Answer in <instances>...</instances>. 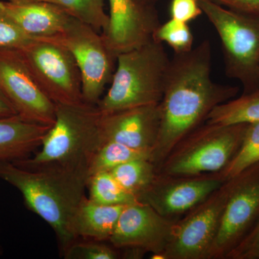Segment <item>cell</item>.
Listing matches in <instances>:
<instances>
[{
    "label": "cell",
    "instance_id": "30",
    "mask_svg": "<svg viewBox=\"0 0 259 259\" xmlns=\"http://www.w3.org/2000/svg\"><path fill=\"white\" fill-rule=\"evenodd\" d=\"M241 14L259 19V0H210Z\"/></svg>",
    "mask_w": 259,
    "mask_h": 259
},
{
    "label": "cell",
    "instance_id": "22",
    "mask_svg": "<svg viewBox=\"0 0 259 259\" xmlns=\"http://www.w3.org/2000/svg\"><path fill=\"white\" fill-rule=\"evenodd\" d=\"M11 2L40 1L60 7L66 13L83 23L88 24L97 32L106 30L109 15L105 11L104 0H8Z\"/></svg>",
    "mask_w": 259,
    "mask_h": 259
},
{
    "label": "cell",
    "instance_id": "3",
    "mask_svg": "<svg viewBox=\"0 0 259 259\" xmlns=\"http://www.w3.org/2000/svg\"><path fill=\"white\" fill-rule=\"evenodd\" d=\"M170 62L163 44L153 38L118 54L110 88L97 104V108L101 113H110L159 104Z\"/></svg>",
    "mask_w": 259,
    "mask_h": 259
},
{
    "label": "cell",
    "instance_id": "5",
    "mask_svg": "<svg viewBox=\"0 0 259 259\" xmlns=\"http://www.w3.org/2000/svg\"><path fill=\"white\" fill-rule=\"evenodd\" d=\"M247 125L204 122L174 147L157 173L198 176L222 171L241 146Z\"/></svg>",
    "mask_w": 259,
    "mask_h": 259
},
{
    "label": "cell",
    "instance_id": "32",
    "mask_svg": "<svg viewBox=\"0 0 259 259\" xmlns=\"http://www.w3.org/2000/svg\"><path fill=\"white\" fill-rule=\"evenodd\" d=\"M144 3H148V4L156 5V0H141Z\"/></svg>",
    "mask_w": 259,
    "mask_h": 259
},
{
    "label": "cell",
    "instance_id": "2",
    "mask_svg": "<svg viewBox=\"0 0 259 259\" xmlns=\"http://www.w3.org/2000/svg\"><path fill=\"white\" fill-rule=\"evenodd\" d=\"M88 167L47 163L23 167L0 162V180L14 187L28 209L55 233L61 255L75 241L71 223L88 189Z\"/></svg>",
    "mask_w": 259,
    "mask_h": 259
},
{
    "label": "cell",
    "instance_id": "4",
    "mask_svg": "<svg viewBox=\"0 0 259 259\" xmlns=\"http://www.w3.org/2000/svg\"><path fill=\"white\" fill-rule=\"evenodd\" d=\"M100 113L97 105L57 104L56 120L42 139L40 150L32 157L15 161L23 167L47 163L87 166L103 143Z\"/></svg>",
    "mask_w": 259,
    "mask_h": 259
},
{
    "label": "cell",
    "instance_id": "26",
    "mask_svg": "<svg viewBox=\"0 0 259 259\" xmlns=\"http://www.w3.org/2000/svg\"><path fill=\"white\" fill-rule=\"evenodd\" d=\"M61 256L65 259H119L122 251L109 241L77 238Z\"/></svg>",
    "mask_w": 259,
    "mask_h": 259
},
{
    "label": "cell",
    "instance_id": "1",
    "mask_svg": "<svg viewBox=\"0 0 259 259\" xmlns=\"http://www.w3.org/2000/svg\"><path fill=\"white\" fill-rule=\"evenodd\" d=\"M211 67L208 40L171 59L159 103V131L150 156L156 171L181 140L205 122L214 107L239 93L238 87L213 81Z\"/></svg>",
    "mask_w": 259,
    "mask_h": 259
},
{
    "label": "cell",
    "instance_id": "33",
    "mask_svg": "<svg viewBox=\"0 0 259 259\" xmlns=\"http://www.w3.org/2000/svg\"><path fill=\"white\" fill-rule=\"evenodd\" d=\"M3 246H2L1 236H0V255L3 254Z\"/></svg>",
    "mask_w": 259,
    "mask_h": 259
},
{
    "label": "cell",
    "instance_id": "8",
    "mask_svg": "<svg viewBox=\"0 0 259 259\" xmlns=\"http://www.w3.org/2000/svg\"><path fill=\"white\" fill-rule=\"evenodd\" d=\"M19 51L39 88L51 101L56 105L83 102L81 72L69 51L36 37Z\"/></svg>",
    "mask_w": 259,
    "mask_h": 259
},
{
    "label": "cell",
    "instance_id": "13",
    "mask_svg": "<svg viewBox=\"0 0 259 259\" xmlns=\"http://www.w3.org/2000/svg\"><path fill=\"white\" fill-rule=\"evenodd\" d=\"M178 220L164 217L141 202L127 204L109 242L118 249L138 248L158 258L169 244Z\"/></svg>",
    "mask_w": 259,
    "mask_h": 259
},
{
    "label": "cell",
    "instance_id": "6",
    "mask_svg": "<svg viewBox=\"0 0 259 259\" xmlns=\"http://www.w3.org/2000/svg\"><path fill=\"white\" fill-rule=\"evenodd\" d=\"M197 3L221 39L228 77L241 82L243 94L258 90L259 19L210 0H197Z\"/></svg>",
    "mask_w": 259,
    "mask_h": 259
},
{
    "label": "cell",
    "instance_id": "27",
    "mask_svg": "<svg viewBox=\"0 0 259 259\" xmlns=\"http://www.w3.org/2000/svg\"><path fill=\"white\" fill-rule=\"evenodd\" d=\"M33 37L22 30L5 13L0 6V50L19 49L25 47Z\"/></svg>",
    "mask_w": 259,
    "mask_h": 259
},
{
    "label": "cell",
    "instance_id": "23",
    "mask_svg": "<svg viewBox=\"0 0 259 259\" xmlns=\"http://www.w3.org/2000/svg\"><path fill=\"white\" fill-rule=\"evenodd\" d=\"M110 172L124 189L136 197L151 184L157 175L156 166L148 158L125 162Z\"/></svg>",
    "mask_w": 259,
    "mask_h": 259
},
{
    "label": "cell",
    "instance_id": "21",
    "mask_svg": "<svg viewBox=\"0 0 259 259\" xmlns=\"http://www.w3.org/2000/svg\"><path fill=\"white\" fill-rule=\"evenodd\" d=\"M89 199L105 205H127L137 202L134 194L124 189L110 172H99L89 177Z\"/></svg>",
    "mask_w": 259,
    "mask_h": 259
},
{
    "label": "cell",
    "instance_id": "19",
    "mask_svg": "<svg viewBox=\"0 0 259 259\" xmlns=\"http://www.w3.org/2000/svg\"><path fill=\"white\" fill-rule=\"evenodd\" d=\"M259 122V90L214 107L205 122L230 125Z\"/></svg>",
    "mask_w": 259,
    "mask_h": 259
},
{
    "label": "cell",
    "instance_id": "18",
    "mask_svg": "<svg viewBox=\"0 0 259 259\" xmlns=\"http://www.w3.org/2000/svg\"><path fill=\"white\" fill-rule=\"evenodd\" d=\"M125 206L105 205L84 197L71 223V232L75 239L110 241Z\"/></svg>",
    "mask_w": 259,
    "mask_h": 259
},
{
    "label": "cell",
    "instance_id": "17",
    "mask_svg": "<svg viewBox=\"0 0 259 259\" xmlns=\"http://www.w3.org/2000/svg\"><path fill=\"white\" fill-rule=\"evenodd\" d=\"M51 127L19 117H0V162H15L30 157L41 146Z\"/></svg>",
    "mask_w": 259,
    "mask_h": 259
},
{
    "label": "cell",
    "instance_id": "20",
    "mask_svg": "<svg viewBox=\"0 0 259 259\" xmlns=\"http://www.w3.org/2000/svg\"><path fill=\"white\" fill-rule=\"evenodd\" d=\"M150 153L146 151L134 149L115 141H104L89 161V175L110 172L125 162L141 158L150 159Z\"/></svg>",
    "mask_w": 259,
    "mask_h": 259
},
{
    "label": "cell",
    "instance_id": "11",
    "mask_svg": "<svg viewBox=\"0 0 259 259\" xmlns=\"http://www.w3.org/2000/svg\"><path fill=\"white\" fill-rule=\"evenodd\" d=\"M226 180L221 172L198 176L158 174L136 196L164 217L180 219L221 187Z\"/></svg>",
    "mask_w": 259,
    "mask_h": 259
},
{
    "label": "cell",
    "instance_id": "9",
    "mask_svg": "<svg viewBox=\"0 0 259 259\" xmlns=\"http://www.w3.org/2000/svg\"><path fill=\"white\" fill-rule=\"evenodd\" d=\"M231 188L226 180L218 190L177 221L171 241L160 259H208Z\"/></svg>",
    "mask_w": 259,
    "mask_h": 259
},
{
    "label": "cell",
    "instance_id": "12",
    "mask_svg": "<svg viewBox=\"0 0 259 259\" xmlns=\"http://www.w3.org/2000/svg\"><path fill=\"white\" fill-rule=\"evenodd\" d=\"M0 90L19 117L49 127L54 125L56 105L39 88L18 49L0 50Z\"/></svg>",
    "mask_w": 259,
    "mask_h": 259
},
{
    "label": "cell",
    "instance_id": "14",
    "mask_svg": "<svg viewBox=\"0 0 259 259\" xmlns=\"http://www.w3.org/2000/svg\"><path fill=\"white\" fill-rule=\"evenodd\" d=\"M108 26L102 35L116 54L132 50L152 39L159 26L156 5L141 0H108Z\"/></svg>",
    "mask_w": 259,
    "mask_h": 259
},
{
    "label": "cell",
    "instance_id": "29",
    "mask_svg": "<svg viewBox=\"0 0 259 259\" xmlns=\"http://www.w3.org/2000/svg\"><path fill=\"white\" fill-rule=\"evenodd\" d=\"M170 13L172 19L185 23L203 14L197 0H172Z\"/></svg>",
    "mask_w": 259,
    "mask_h": 259
},
{
    "label": "cell",
    "instance_id": "28",
    "mask_svg": "<svg viewBox=\"0 0 259 259\" xmlns=\"http://www.w3.org/2000/svg\"><path fill=\"white\" fill-rule=\"evenodd\" d=\"M227 259H259V216Z\"/></svg>",
    "mask_w": 259,
    "mask_h": 259
},
{
    "label": "cell",
    "instance_id": "25",
    "mask_svg": "<svg viewBox=\"0 0 259 259\" xmlns=\"http://www.w3.org/2000/svg\"><path fill=\"white\" fill-rule=\"evenodd\" d=\"M152 38L159 42H166L175 54H184L193 49L194 37L188 23L175 19L163 24L153 32Z\"/></svg>",
    "mask_w": 259,
    "mask_h": 259
},
{
    "label": "cell",
    "instance_id": "16",
    "mask_svg": "<svg viewBox=\"0 0 259 259\" xmlns=\"http://www.w3.org/2000/svg\"><path fill=\"white\" fill-rule=\"evenodd\" d=\"M0 6L25 33L32 37L55 35L71 18L57 5L40 1H1Z\"/></svg>",
    "mask_w": 259,
    "mask_h": 259
},
{
    "label": "cell",
    "instance_id": "31",
    "mask_svg": "<svg viewBox=\"0 0 259 259\" xmlns=\"http://www.w3.org/2000/svg\"><path fill=\"white\" fill-rule=\"evenodd\" d=\"M15 115H18L14 107L0 90V117H13Z\"/></svg>",
    "mask_w": 259,
    "mask_h": 259
},
{
    "label": "cell",
    "instance_id": "24",
    "mask_svg": "<svg viewBox=\"0 0 259 259\" xmlns=\"http://www.w3.org/2000/svg\"><path fill=\"white\" fill-rule=\"evenodd\" d=\"M259 161V122L248 124L243 141L234 157L221 172L226 180Z\"/></svg>",
    "mask_w": 259,
    "mask_h": 259
},
{
    "label": "cell",
    "instance_id": "10",
    "mask_svg": "<svg viewBox=\"0 0 259 259\" xmlns=\"http://www.w3.org/2000/svg\"><path fill=\"white\" fill-rule=\"evenodd\" d=\"M231 180V188L208 259H227L259 216V161Z\"/></svg>",
    "mask_w": 259,
    "mask_h": 259
},
{
    "label": "cell",
    "instance_id": "7",
    "mask_svg": "<svg viewBox=\"0 0 259 259\" xmlns=\"http://www.w3.org/2000/svg\"><path fill=\"white\" fill-rule=\"evenodd\" d=\"M36 38L60 46L72 54L81 72L83 102L97 105L111 83L117 64V55L102 34L71 17L61 31Z\"/></svg>",
    "mask_w": 259,
    "mask_h": 259
},
{
    "label": "cell",
    "instance_id": "15",
    "mask_svg": "<svg viewBox=\"0 0 259 259\" xmlns=\"http://www.w3.org/2000/svg\"><path fill=\"white\" fill-rule=\"evenodd\" d=\"M160 120L159 104L101 113L103 142L115 141L151 155L157 140Z\"/></svg>",
    "mask_w": 259,
    "mask_h": 259
}]
</instances>
